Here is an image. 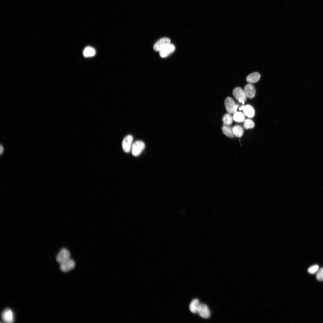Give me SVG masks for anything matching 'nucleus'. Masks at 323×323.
<instances>
[{"label": "nucleus", "instance_id": "1", "mask_svg": "<svg viewBox=\"0 0 323 323\" xmlns=\"http://www.w3.org/2000/svg\"><path fill=\"white\" fill-rule=\"evenodd\" d=\"M145 147L144 143L141 141H137L132 144L131 151L132 155L135 156L139 155Z\"/></svg>", "mask_w": 323, "mask_h": 323}, {"label": "nucleus", "instance_id": "2", "mask_svg": "<svg viewBox=\"0 0 323 323\" xmlns=\"http://www.w3.org/2000/svg\"><path fill=\"white\" fill-rule=\"evenodd\" d=\"M70 254L69 251L64 248L61 249L57 254L56 260L60 264L70 259Z\"/></svg>", "mask_w": 323, "mask_h": 323}, {"label": "nucleus", "instance_id": "3", "mask_svg": "<svg viewBox=\"0 0 323 323\" xmlns=\"http://www.w3.org/2000/svg\"><path fill=\"white\" fill-rule=\"evenodd\" d=\"M233 95L237 100L244 104L246 100V97L242 88L240 87L235 88L233 91Z\"/></svg>", "mask_w": 323, "mask_h": 323}, {"label": "nucleus", "instance_id": "4", "mask_svg": "<svg viewBox=\"0 0 323 323\" xmlns=\"http://www.w3.org/2000/svg\"><path fill=\"white\" fill-rule=\"evenodd\" d=\"M225 106L227 112L229 113H234L237 111L238 105L235 103L233 99L230 97H227L225 101Z\"/></svg>", "mask_w": 323, "mask_h": 323}, {"label": "nucleus", "instance_id": "5", "mask_svg": "<svg viewBox=\"0 0 323 323\" xmlns=\"http://www.w3.org/2000/svg\"><path fill=\"white\" fill-rule=\"evenodd\" d=\"M170 43V41L169 39L166 37L163 38L159 40L155 43L153 47V49L156 51L159 52Z\"/></svg>", "mask_w": 323, "mask_h": 323}, {"label": "nucleus", "instance_id": "6", "mask_svg": "<svg viewBox=\"0 0 323 323\" xmlns=\"http://www.w3.org/2000/svg\"><path fill=\"white\" fill-rule=\"evenodd\" d=\"M133 138L131 135L126 136L123 139L122 142V147L124 151L128 153L131 150Z\"/></svg>", "mask_w": 323, "mask_h": 323}, {"label": "nucleus", "instance_id": "7", "mask_svg": "<svg viewBox=\"0 0 323 323\" xmlns=\"http://www.w3.org/2000/svg\"><path fill=\"white\" fill-rule=\"evenodd\" d=\"M1 317L2 320L5 322L11 323L14 322L13 313L10 309L4 310L1 314Z\"/></svg>", "mask_w": 323, "mask_h": 323}, {"label": "nucleus", "instance_id": "8", "mask_svg": "<svg viewBox=\"0 0 323 323\" xmlns=\"http://www.w3.org/2000/svg\"><path fill=\"white\" fill-rule=\"evenodd\" d=\"M197 313L201 317L207 319L210 316V312L208 306L204 304H200Z\"/></svg>", "mask_w": 323, "mask_h": 323}, {"label": "nucleus", "instance_id": "9", "mask_svg": "<svg viewBox=\"0 0 323 323\" xmlns=\"http://www.w3.org/2000/svg\"><path fill=\"white\" fill-rule=\"evenodd\" d=\"M75 265V263L74 261L73 260L70 259L60 264V268L62 271L65 272L73 269Z\"/></svg>", "mask_w": 323, "mask_h": 323}, {"label": "nucleus", "instance_id": "10", "mask_svg": "<svg viewBox=\"0 0 323 323\" xmlns=\"http://www.w3.org/2000/svg\"><path fill=\"white\" fill-rule=\"evenodd\" d=\"M244 91L247 97L252 98L255 96V88L254 86L251 83L247 84L245 86Z\"/></svg>", "mask_w": 323, "mask_h": 323}, {"label": "nucleus", "instance_id": "11", "mask_svg": "<svg viewBox=\"0 0 323 323\" xmlns=\"http://www.w3.org/2000/svg\"><path fill=\"white\" fill-rule=\"evenodd\" d=\"M175 50L174 45L170 43L166 46L159 52V55L162 57H166L172 53Z\"/></svg>", "mask_w": 323, "mask_h": 323}, {"label": "nucleus", "instance_id": "12", "mask_svg": "<svg viewBox=\"0 0 323 323\" xmlns=\"http://www.w3.org/2000/svg\"><path fill=\"white\" fill-rule=\"evenodd\" d=\"M260 78V74L258 72H253L249 74L246 78V81L249 83L258 82Z\"/></svg>", "mask_w": 323, "mask_h": 323}, {"label": "nucleus", "instance_id": "13", "mask_svg": "<svg viewBox=\"0 0 323 323\" xmlns=\"http://www.w3.org/2000/svg\"><path fill=\"white\" fill-rule=\"evenodd\" d=\"M243 110L244 113L247 117L252 118L254 116V109L250 105H248L244 106Z\"/></svg>", "mask_w": 323, "mask_h": 323}, {"label": "nucleus", "instance_id": "14", "mask_svg": "<svg viewBox=\"0 0 323 323\" xmlns=\"http://www.w3.org/2000/svg\"><path fill=\"white\" fill-rule=\"evenodd\" d=\"M222 129L223 133L226 136L231 138L234 137V135L232 128L229 125H224L222 127Z\"/></svg>", "mask_w": 323, "mask_h": 323}, {"label": "nucleus", "instance_id": "15", "mask_svg": "<svg viewBox=\"0 0 323 323\" xmlns=\"http://www.w3.org/2000/svg\"><path fill=\"white\" fill-rule=\"evenodd\" d=\"M199 300L197 299H194L191 303L189 306V309L193 313H197V310L200 304Z\"/></svg>", "mask_w": 323, "mask_h": 323}, {"label": "nucleus", "instance_id": "16", "mask_svg": "<svg viewBox=\"0 0 323 323\" xmlns=\"http://www.w3.org/2000/svg\"><path fill=\"white\" fill-rule=\"evenodd\" d=\"M232 129L234 135L237 137H240L243 134V129L240 126L235 125L232 128Z\"/></svg>", "mask_w": 323, "mask_h": 323}, {"label": "nucleus", "instance_id": "17", "mask_svg": "<svg viewBox=\"0 0 323 323\" xmlns=\"http://www.w3.org/2000/svg\"><path fill=\"white\" fill-rule=\"evenodd\" d=\"M83 55L85 57H91L94 56L95 51L93 48L88 47L86 48L83 51Z\"/></svg>", "mask_w": 323, "mask_h": 323}, {"label": "nucleus", "instance_id": "18", "mask_svg": "<svg viewBox=\"0 0 323 323\" xmlns=\"http://www.w3.org/2000/svg\"><path fill=\"white\" fill-rule=\"evenodd\" d=\"M234 120L236 122H241L243 121L245 119L244 115L240 112H236L234 113L233 116Z\"/></svg>", "mask_w": 323, "mask_h": 323}, {"label": "nucleus", "instance_id": "19", "mask_svg": "<svg viewBox=\"0 0 323 323\" xmlns=\"http://www.w3.org/2000/svg\"><path fill=\"white\" fill-rule=\"evenodd\" d=\"M224 125H230L232 123V118L231 116L228 113L225 115L222 119Z\"/></svg>", "mask_w": 323, "mask_h": 323}, {"label": "nucleus", "instance_id": "20", "mask_svg": "<svg viewBox=\"0 0 323 323\" xmlns=\"http://www.w3.org/2000/svg\"><path fill=\"white\" fill-rule=\"evenodd\" d=\"M255 126V124L252 120L249 119L245 120L244 122L243 127L246 129L253 128Z\"/></svg>", "mask_w": 323, "mask_h": 323}, {"label": "nucleus", "instance_id": "21", "mask_svg": "<svg viewBox=\"0 0 323 323\" xmlns=\"http://www.w3.org/2000/svg\"><path fill=\"white\" fill-rule=\"evenodd\" d=\"M319 269V266L317 265H315L309 267L308 269V271L311 274H314L317 272Z\"/></svg>", "mask_w": 323, "mask_h": 323}, {"label": "nucleus", "instance_id": "22", "mask_svg": "<svg viewBox=\"0 0 323 323\" xmlns=\"http://www.w3.org/2000/svg\"><path fill=\"white\" fill-rule=\"evenodd\" d=\"M316 278L319 281H323V268L319 269L316 274Z\"/></svg>", "mask_w": 323, "mask_h": 323}, {"label": "nucleus", "instance_id": "23", "mask_svg": "<svg viewBox=\"0 0 323 323\" xmlns=\"http://www.w3.org/2000/svg\"><path fill=\"white\" fill-rule=\"evenodd\" d=\"M4 152V149L3 146L2 145L0 146V153L1 155Z\"/></svg>", "mask_w": 323, "mask_h": 323}]
</instances>
